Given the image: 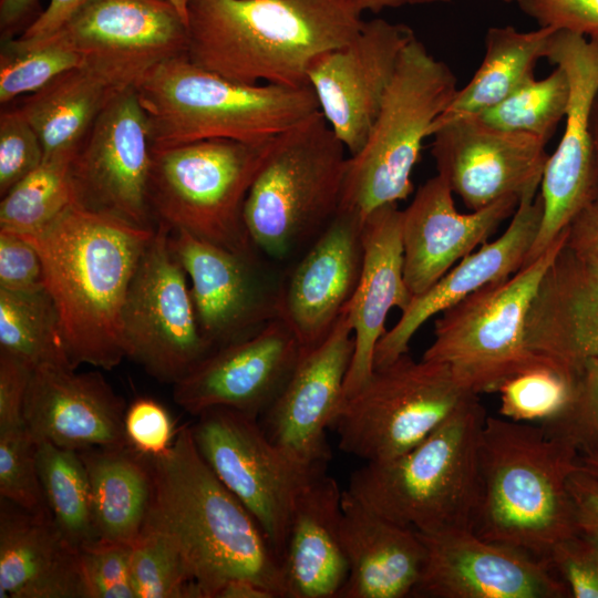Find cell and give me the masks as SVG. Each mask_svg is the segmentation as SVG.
Wrapping results in <instances>:
<instances>
[{
    "instance_id": "obj_55",
    "label": "cell",
    "mask_w": 598,
    "mask_h": 598,
    "mask_svg": "<svg viewBox=\"0 0 598 598\" xmlns=\"http://www.w3.org/2000/svg\"><path fill=\"white\" fill-rule=\"evenodd\" d=\"M215 598H277L265 586L247 578H233L216 592Z\"/></svg>"
},
{
    "instance_id": "obj_43",
    "label": "cell",
    "mask_w": 598,
    "mask_h": 598,
    "mask_svg": "<svg viewBox=\"0 0 598 598\" xmlns=\"http://www.w3.org/2000/svg\"><path fill=\"white\" fill-rule=\"evenodd\" d=\"M540 424L548 433L570 441L580 454L598 453V357L582 363L565 411Z\"/></svg>"
},
{
    "instance_id": "obj_36",
    "label": "cell",
    "mask_w": 598,
    "mask_h": 598,
    "mask_svg": "<svg viewBox=\"0 0 598 598\" xmlns=\"http://www.w3.org/2000/svg\"><path fill=\"white\" fill-rule=\"evenodd\" d=\"M37 460L44 497L60 530L79 550L97 542L90 482L80 453L39 441Z\"/></svg>"
},
{
    "instance_id": "obj_40",
    "label": "cell",
    "mask_w": 598,
    "mask_h": 598,
    "mask_svg": "<svg viewBox=\"0 0 598 598\" xmlns=\"http://www.w3.org/2000/svg\"><path fill=\"white\" fill-rule=\"evenodd\" d=\"M85 63L83 56L59 34L30 45L2 39L0 51V103L32 94L61 74Z\"/></svg>"
},
{
    "instance_id": "obj_31",
    "label": "cell",
    "mask_w": 598,
    "mask_h": 598,
    "mask_svg": "<svg viewBox=\"0 0 598 598\" xmlns=\"http://www.w3.org/2000/svg\"><path fill=\"white\" fill-rule=\"evenodd\" d=\"M342 540L349 575L339 598L412 597L425 561L419 532L375 513L343 489Z\"/></svg>"
},
{
    "instance_id": "obj_13",
    "label": "cell",
    "mask_w": 598,
    "mask_h": 598,
    "mask_svg": "<svg viewBox=\"0 0 598 598\" xmlns=\"http://www.w3.org/2000/svg\"><path fill=\"white\" fill-rule=\"evenodd\" d=\"M196 416L190 430L198 452L282 559L295 503L308 482L326 471L291 458L269 440L258 419L223 406Z\"/></svg>"
},
{
    "instance_id": "obj_25",
    "label": "cell",
    "mask_w": 598,
    "mask_h": 598,
    "mask_svg": "<svg viewBox=\"0 0 598 598\" xmlns=\"http://www.w3.org/2000/svg\"><path fill=\"white\" fill-rule=\"evenodd\" d=\"M123 399L97 372L41 365L33 369L24 403L32 437L81 452L127 445Z\"/></svg>"
},
{
    "instance_id": "obj_5",
    "label": "cell",
    "mask_w": 598,
    "mask_h": 598,
    "mask_svg": "<svg viewBox=\"0 0 598 598\" xmlns=\"http://www.w3.org/2000/svg\"><path fill=\"white\" fill-rule=\"evenodd\" d=\"M486 417L478 395H468L404 454L353 471L346 491L419 533L473 530L482 498L480 450Z\"/></svg>"
},
{
    "instance_id": "obj_38",
    "label": "cell",
    "mask_w": 598,
    "mask_h": 598,
    "mask_svg": "<svg viewBox=\"0 0 598 598\" xmlns=\"http://www.w3.org/2000/svg\"><path fill=\"white\" fill-rule=\"evenodd\" d=\"M568 101L567 74L556 65L546 78H530L501 103L476 115L493 126L528 134L547 144L565 118Z\"/></svg>"
},
{
    "instance_id": "obj_21",
    "label": "cell",
    "mask_w": 598,
    "mask_h": 598,
    "mask_svg": "<svg viewBox=\"0 0 598 598\" xmlns=\"http://www.w3.org/2000/svg\"><path fill=\"white\" fill-rule=\"evenodd\" d=\"M420 535L425 561L412 597H570L566 585L547 564L485 540L471 529Z\"/></svg>"
},
{
    "instance_id": "obj_30",
    "label": "cell",
    "mask_w": 598,
    "mask_h": 598,
    "mask_svg": "<svg viewBox=\"0 0 598 598\" xmlns=\"http://www.w3.org/2000/svg\"><path fill=\"white\" fill-rule=\"evenodd\" d=\"M342 495L338 482L326 472L300 492L281 559L286 598H339L349 575Z\"/></svg>"
},
{
    "instance_id": "obj_45",
    "label": "cell",
    "mask_w": 598,
    "mask_h": 598,
    "mask_svg": "<svg viewBox=\"0 0 598 598\" xmlns=\"http://www.w3.org/2000/svg\"><path fill=\"white\" fill-rule=\"evenodd\" d=\"M44 161L41 140L16 107L0 115V195H6Z\"/></svg>"
},
{
    "instance_id": "obj_60",
    "label": "cell",
    "mask_w": 598,
    "mask_h": 598,
    "mask_svg": "<svg viewBox=\"0 0 598 598\" xmlns=\"http://www.w3.org/2000/svg\"><path fill=\"white\" fill-rule=\"evenodd\" d=\"M502 1H505V2H518L519 0H502Z\"/></svg>"
},
{
    "instance_id": "obj_46",
    "label": "cell",
    "mask_w": 598,
    "mask_h": 598,
    "mask_svg": "<svg viewBox=\"0 0 598 598\" xmlns=\"http://www.w3.org/2000/svg\"><path fill=\"white\" fill-rule=\"evenodd\" d=\"M548 566L574 598H598V540L576 533L553 550Z\"/></svg>"
},
{
    "instance_id": "obj_50",
    "label": "cell",
    "mask_w": 598,
    "mask_h": 598,
    "mask_svg": "<svg viewBox=\"0 0 598 598\" xmlns=\"http://www.w3.org/2000/svg\"><path fill=\"white\" fill-rule=\"evenodd\" d=\"M33 368L0 350V432L25 426L23 412Z\"/></svg>"
},
{
    "instance_id": "obj_57",
    "label": "cell",
    "mask_w": 598,
    "mask_h": 598,
    "mask_svg": "<svg viewBox=\"0 0 598 598\" xmlns=\"http://www.w3.org/2000/svg\"><path fill=\"white\" fill-rule=\"evenodd\" d=\"M590 134L592 142L595 200H598V92L595 96L590 114Z\"/></svg>"
},
{
    "instance_id": "obj_37",
    "label": "cell",
    "mask_w": 598,
    "mask_h": 598,
    "mask_svg": "<svg viewBox=\"0 0 598 598\" xmlns=\"http://www.w3.org/2000/svg\"><path fill=\"white\" fill-rule=\"evenodd\" d=\"M74 154L44 158L1 197L0 229L21 235L37 231L74 204L70 176Z\"/></svg>"
},
{
    "instance_id": "obj_39",
    "label": "cell",
    "mask_w": 598,
    "mask_h": 598,
    "mask_svg": "<svg viewBox=\"0 0 598 598\" xmlns=\"http://www.w3.org/2000/svg\"><path fill=\"white\" fill-rule=\"evenodd\" d=\"M131 576L135 598H199L181 547L156 527L144 525L132 544Z\"/></svg>"
},
{
    "instance_id": "obj_47",
    "label": "cell",
    "mask_w": 598,
    "mask_h": 598,
    "mask_svg": "<svg viewBox=\"0 0 598 598\" xmlns=\"http://www.w3.org/2000/svg\"><path fill=\"white\" fill-rule=\"evenodd\" d=\"M178 429L168 411L150 398L135 399L124 414L127 444L147 457L166 453L173 445Z\"/></svg>"
},
{
    "instance_id": "obj_35",
    "label": "cell",
    "mask_w": 598,
    "mask_h": 598,
    "mask_svg": "<svg viewBox=\"0 0 598 598\" xmlns=\"http://www.w3.org/2000/svg\"><path fill=\"white\" fill-rule=\"evenodd\" d=\"M0 350L33 369L41 365L74 369L56 308L45 288L30 292L0 289Z\"/></svg>"
},
{
    "instance_id": "obj_58",
    "label": "cell",
    "mask_w": 598,
    "mask_h": 598,
    "mask_svg": "<svg viewBox=\"0 0 598 598\" xmlns=\"http://www.w3.org/2000/svg\"><path fill=\"white\" fill-rule=\"evenodd\" d=\"M577 465L598 480V453L579 454Z\"/></svg>"
},
{
    "instance_id": "obj_9",
    "label": "cell",
    "mask_w": 598,
    "mask_h": 598,
    "mask_svg": "<svg viewBox=\"0 0 598 598\" xmlns=\"http://www.w3.org/2000/svg\"><path fill=\"white\" fill-rule=\"evenodd\" d=\"M456 91L452 69L414 35L402 51L364 145L349 155L340 208L365 219L412 194L411 175L423 142Z\"/></svg>"
},
{
    "instance_id": "obj_24",
    "label": "cell",
    "mask_w": 598,
    "mask_h": 598,
    "mask_svg": "<svg viewBox=\"0 0 598 598\" xmlns=\"http://www.w3.org/2000/svg\"><path fill=\"white\" fill-rule=\"evenodd\" d=\"M453 192L441 175L427 179L402 210L404 280L419 296L457 261L482 246L512 217L519 198L508 196L470 213H460Z\"/></svg>"
},
{
    "instance_id": "obj_52",
    "label": "cell",
    "mask_w": 598,
    "mask_h": 598,
    "mask_svg": "<svg viewBox=\"0 0 598 598\" xmlns=\"http://www.w3.org/2000/svg\"><path fill=\"white\" fill-rule=\"evenodd\" d=\"M90 0H50L48 7L17 39L19 45H30L58 32Z\"/></svg>"
},
{
    "instance_id": "obj_29",
    "label": "cell",
    "mask_w": 598,
    "mask_h": 598,
    "mask_svg": "<svg viewBox=\"0 0 598 598\" xmlns=\"http://www.w3.org/2000/svg\"><path fill=\"white\" fill-rule=\"evenodd\" d=\"M0 598H87L80 550L51 513L1 498Z\"/></svg>"
},
{
    "instance_id": "obj_8",
    "label": "cell",
    "mask_w": 598,
    "mask_h": 598,
    "mask_svg": "<svg viewBox=\"0 0 598 598\" xmlns=\"http://www.w3.org/2000/svg\"><path fill=\"white\" fill-rule=\"evenodd\" d=\"M277 137L259 143L214 138L153 150L148 202L155 224L234 252L262 255L247 229L245 204Z\"/></svg>"
},
{
    "instance_id": "obj_1",
    "label": "cell",
    "mask_w": 598,
    "mask_h": 598,
    "mask_svg": "<svg viewBox=\"0 0 598 598\" xmlns=\"http://www.w3.org/2000/svg\"><path fill=\"white\" fill-rule=\"evenodd\" d=\"M154 231L72 204L45 227L19 234L41 257L74 369L112 370L126 357L123 307Z\"/></svg>"
},
{
    "instance_id": "obj_18",
    "label": "cell",
    "mask_w": 598,
    "mask_h": 598,
    "mask_svg": "<svg viewBox=\"0 0 598 598\" xmlns=\"http://www.w3.org/2000/svg\"><path fill=\"white\" fill-rule=\"evenodd\" d=\"M414 35L405 24L374 18L309 66L308 84L319 110L349 155L364 145L402 51Z\"/></svg>"
},
{
    "instance_id": "obj_42",
    "label": "cell",
    "mask_w": 598,
    "mask_h": 598,
    "mask_svg": "<svg viewBox=\"0 0 598 598\" xmlns=\"http://www.w3.org/2000/svg\"><path fill=\"white\" fill-rule=\"evenodd\" d=\"M38 442L25 426L0 432V495L30 513H48L38 460Z\"/></svg>"
},
{
    "instance_id": "obj_54",
    "label": "cell",
    "mask_w": 598,
    "mask_h": 598,
    "mask_svg": "<svg viewBox=\"0 0 598 598\" xmlns=\"http://www.w3.org/2000/svg\"><path fill=\"white\" fill-rule=\"evenodd\" d=\"M39 0H0V29L2 39L13 32L35 10Z\"/></svg>"
},
{
    "instance_id": "obj_11",
    "label": "cell",
    "mask_w": 598,
    "mask_h": 598,
    "mask_svg": "<svg viewBox=\"0 0 598 598\" xmlns=\"http://www.w3.org/2000/svg\"><path fill=\"white\" fill-rule=\"evenodd\" d=\"M471 394L445 364L415 361L406 352L374 368L344 398L330 429L344 453L365 463L386 462L429 436Z\"/></svg>"
},
{
    "instance_id": "obj_32",
    "label": "cell",
    "mask_w": 598,
    "mask_h": 598,
    "mask_svg": "<svg viewBox=\"0 0 598 598\" xmlns=\"http://www.w3.org/2000/svg\"><path fill=\"white\" fill-rule=\"evenodd\" d=\"M85 465L97 540L133 544L153 498L150 457L128 444L79 452Z\"/></svg>"
},
{
    "instance_id": "obj_15",
    "label": "cell",
    "mask_w": 598,
    "mask_h": 598,
    "mask_svg": "<svg viewBox=\"0 0 598 598\" xmlns=\"http://www.w3.org/2000/svg\"><path fill=\"white\" fill-rule=\"evenodd\" d=\"M152 164L147 116L128 87L104 107L72 158L74 204L155 228L148 202Z\"/></svg>"
},
{
    "instance_id": "obj_49",
    "label": "cell",
    "mask_w": 598,
    "mask_h": 598,
    "mask_svg": "<svg viewBox=\"0 0 598 598\" xmlns=\"http://www.w3.org/2000/svg\"><path fill=\"white\" fill-rule=\"evenodd\" d=\"M517 4L539 27L598 39V0H519Z\"/></svg>"
},
{
    "instance_id": "obj_7",
    "label": "cell",
    "mask_w": 598,
    "mask_h": 598,
    "mask_svg": "<svg viewBox=\"0 0 598 598\" xmlns=\"http://www.w3.org/2000/svg\"><path fill=\"white\" fill-rule=\"evenodd\" d=\"M349 153L317 112L277 137L246 199L257 249L280 265L299 257L340 208Z\"/></svg>"
},
{
    "instance_id": "obj_6",
    "label": "cell",
    "mask_w": 598,
    "mask_h": 598,
    "mask_svg": "<svg viewBox=\"0 0 598 598\" xmlns=\"http://www.w3.org/2000/svg\"><path fill=\"white\" fill-rule=\"evenodd\" d=\"M153 150L204 140H272L319 112L311 86L245 84L192 63L166 60L135 85Z\"/></svg>"
},
{
    "instance_id": "obj_16",
    "label": "cell",
    "mask_w": 598,
    "mask_h": 598,
    "mask_svg": "<svg viewBox=\"0 0 598 598\" xmlns=\"http://www.w3.org/2000/svg\"><path fill=\"white\" fill-rule=\"evenodd\" d=\"M545 59L567 74L569 101L561 138L543 174V219L524 266L538 258L595 200L590 114L598 92V39L556 30Z\"/></svg>"
},
{
    "instance_id": "obj_34",
    "label": "cell",
    "mask_w": 598,
    "mask_h": 598,
    "mask_svg": "<svg viewBox=\"0 0 598 598\" xmlns=\"http://www.w3.org/2000/svg\"><path fill=\"white\" fill-rule=\"evenodd\" d=\"M556 30L539 27L519 31L512 25L488 28L483 60L470 82L457 89L445 111L433 122L430 136L447 122L486 111L535 76L538 60L546 56Z\"/></svg>"
},
{
    "instance_id": "obj_33",
    "label": "cell",
    "mask_w": 598,
    "mask_h": 598,
    "mask_svg": "<svg viewBox=\"0 0 598 598\" xmlns=\"http://www.w3.org/2000/svg\"><path fill=\"white\" fill-rule=\"evenodd\" d=\"M121 91L100 71L83 64L27 95L17 109L38 133L44 158L74 154L97 116Z\"/></svg>"
},
{
    "instance_id": "obj_19",
    "label": "cell",
    "mask_w": 598,
    "mask_h": 598,
    "mask_svg": "<svg viewBox=\"0 0 598 598\" xmlns=\"http://www.w3.org/2000/svg\"><path fill=\"white\" fill-rule=\"evenodd\" d=\"M432 136L437 174L470 210L537 194L549 158L539 138L498 128L476 114L452 120Z\"/></svg>"
},
{
    "instance_id": "obj_51",
    "label": "cell",
    "mask_w": 598,
    "mask_h": 598,
    "mask_svg": "<svg viewBox=\"0 0 598 598\" xmlns=\"http://www.w3.org/2000/svg\"><path fill=\"white\" fill-rule=\"evenodd\" d=\"M577 530L598 540V480L577 468L568 478Z\"/></svg>"
},
{
    "instance_id": "obj_17",
    "label": "cell",
    "mask_w": 598,
    "mask_h": 598,
    "mask_svg": "<svg viewBox=\"0 0 598 598\" xmlns=\"http://www.w3.org/2000/svg\"><path fill=\"white\" fill-rule=\"evenodd\" d=\"M120 89L186 54V23L163 0H90L58 32Z\"/></svg>"
},
{
    "instance_id": "obj_20",
    "label": "cell",
    "mask_w": 598,
    "mask_h": 598,
    "mask_svg": "<svg viewBox=\"0 0 598 598\" xmlns=\"http://www.w3.org/2000/svg\"><path fill=\"white\" fill-rule=\"evenodd\" d=\"M353 349L344 309L330 334L303 352L281 392L258 419L269 440L306 467L327 470L331 458L327 430L344 400Z\"/></svg>"
},
{
    "instance_id": "obj_53",
    "label": "cell",
    "mask_w": 598,
    "mask_h": 598,
    "mask_svg": "<svg viewBox=\"0 0 598 598\" xmlns=\"http://www.w3.org/2000/svg\"><path fill=\"white\" fill-rule=\"evenodd\" d=\"M566 245L582 257L598 259V200L589 203L570 223Z\"/></svg>"
},
{
    "instance_id": "obj_48",
    "label": "cell",
    "mask_w": 598,
    "mask_h": 598,
    "mask_svg": "<svg viewBox=\"0 0 598 598\" xmlns=\"http://www.w3.org/2000/svg\"><path fill=\"white\" fill-rule=\"evenodd\" d=\"M44 288L38 250L21 235L0 229V289L30 292Z\"/></svg>"
},
{
    "instance_id": "obj_44",
    "label": "cell",
    "mask_w": 598,
    "mask_h": 598,
    "mask_svg": "<svg viewBox=\"0 0 598 598\" xmlns=\"http://www.w3.org/2000/svg\"><path fill=\"white\" fill-rule=\"evenodd\" d=\"M131 551V544L102 540L80 549L87 598H135Z\"/></svg>"
},
{
    "instance_id": "obj_14",
    "label": "cell",
    "mask_w": 598,
    "mask_h": 598,
    "mask_svg": "<svg viewBox=\"0 0 598 598\" xmlns=\"http://www.w3.org/2000/svg\"><path fill=\"white\" fill-rule=\"evenodd\" d=\"M190 281L204 339L213 350L247 339L281 317L285 272L264 255L248 256L171 231Z\"/></svg>"
},
{
    "instance_id": "obj_56",
    "label": "cell",
    "mask_w": 598,
    "mask_h": 598,
    "mask_svg": "<svg viewBox=\"0 0 598 598\" xmlns=\"http://www.w3.org/2000/svg\"><path fill=\"white\" fill-rule=\"evenodd\" d=\"M358 14L365 11L379 13L385 9H396L408 6H427L448 3L451 0H348Z\"/></svg>"
},
{
    "instance_id": "obj_2",
    "label": "cell",
    "mask_w": 598,
    "mask_h": 598,
    "mask_svg": "<svg viewBox=\"0 0 598 598\" xmlns=\"http://www.w3.org/2000/svg\"><path fill=\"white\" fill-rule=\"evenodd\" d=\"M362 24L348 0H188L186 55L231 81L306 86L313 60Z\"/></svg>"
},
{
    "instance_id": "obj_10",
    "label": "cell",
    "mask_w": 598,
    "mask_h": 598,
    "mask_svg": "<svg viewBox=\"0 0 598 598\" xmlns=\"http://www.w3.org/2000/svg\"><path fill=\"white\" fill-rule=\"evenodd\" d=\"M567 237L568 227L513 276L441 312L434 322V340L422 359L445 364L457 383L476 395L497 392L508 378L550 362L528 349L525 321L537 286Z\"/></svg>"
},
{
    "instance_id": "obj_4",
    "label": "cell",
    "mask_w": 598,
    "mask_h": 598,
    "mask_svg": "<svg viewBox=\"0 0 598 598\" xmlns=\"http://www.w3.org/2000/svg\"><path fill=\"white\" fill-rule=\"evenodd\" d=\"M579 454L570 441L540 423L487 415L473 532L548 565L554 548L578 533L568 478L578 468Z\"/></svg>"
},
{
    "instance_id": "obj_23",
    "label": "cell",
    "mask_w": 598,
    "mask_h": 598,
    "mask_svg": "<svg viewBox=\"0 0 598 598\" xmlns=\"http://www.w3.org/2000/svg\"><path fill=\"white\" fill-rule=\"evenodd\" d=\"M363 221L357 212L339 208L285 272L281 318L305 352L330 334L354 295L362 268Z\"/></svg>"
},
{
    "instance_id": "obj_41",
    "label": "cell",
    "mask_w": 598,
    "mask_h": 598,
    "mask_svg": "<svg viewBox=\"0 0 598 598\" xmlns=\"http://www.w3.org/2000/svg\"><path fill=\"white\" fill-rule=\"evenodd\" d=\"M576 381L550 362L528 368L499 385V414L517 422L550 421L571 402Z\"/></svg>"
},
{
    "instance_id": "obj_27",
    "label": "cell",
    "mask_w": 598,
    "mask_h": 598,
    "mask_svg": "<svg viewBox=\"0 0 598 598\" xmlns=\"http://www.w3.org/2000/svg\"><path fill=\"white\" fill-rule=\"evenodd\" d=\"M543 213L540 193L524 196L502 236L484 243L426 291L414 296L399 321L379 340L374 368L386 365L409 352L411 339L429 319L481 288L517 272L536 239Z\"/></svg>"
},
{
    "instance_id": "obj_22",
    "label": "cell",
    "mask_w": 598,
    "mask_h": 598,
    "mask_svg": "<svg viewBox=\"0 0 598 598\" xmlns=\"http://www.w3.org/2000/svg\"><path fill=\"white\" fill-rule=\"evenodd\" d=\"M303 352L280 317L247 339L213 350L174 384V400L193 415L223 406L259 419L281 392Z\"/></svg>"
},
{
    "instance_id": "obj_26",
    "label": "cell",
    "mask_w": 598,
    "mask_h": 598,
    "mask_svg": "<svg viewBox=\"0 0 598 598\" xmlns=\"http://www.w3.org/2000/svg\"><path fill=\"white\" fill-rule=\"evenodd\" d=\"M525 339L532 352L576 379L598 357V259L563 246L532 298Z\"/></svg>"
},
{
    "instance_id": "obj_3",
    "label": "cell",
    "mask_w": 598,
    "mask_h": 598,
    "mask_svg": "<svg viewBox=\"0 0 598 598\" xmlns=\"http://www.w3.org/2000/svg\"><path fill=\"white\" fill-rule=\"evenodd\" d=\"M153 498L145 525L168 533L192 569L199 598H215L229 579H251L286 598L281 559L243 503L198 452L190 425L171 448L150 457Z\"/></svg>"
},
{
    "instance_id": "obj_59",
    "label": "cell",
    "mask_w": 598,
    "mask_h": 598,
    "mask_svg": "<svg viewBox=\"0 0 598 598\" xmlns=\"http://www.w3.org/2000/svg\"><path fill=\"white\" fill-rule=\"evenodd\" d=\"M173 6L186 23L188 0H163Z\"/></svg>"
},
{
    "instance_id": "obj_12",
    "label": "cell",
    "mask_w": 598,
    "mask_h": 598,
    "mask_svg": "<svg viewBox=\"0 0 598 598\" xmlns=\"http://www.w3.org/2000/svg\"><path fill=\"white\" fill-rule=\"evenodd\" d=\"M187 278L172 249L171 230L157 224L132 277L122 328L126 357L165 383L182 380L213 351Z\"/></svg>"
},
{
    "instance_id": "obj_28",
    "label": "cell",
    "mask_w": 598,
    "mask_h": 598,
    "mask_svg": "<svg viewBox=\"0 0 598 598\" xmlns=\"http://www.w3.org/2000/svg\"><path fill=\"white\" fill-rule=\"evenodd\" d=\"M363 258L354 295L346 307L354 349L344 398L358 391L374 370V352L392 308L404 311L413 296L403 269L402 210L388 204L369 214L362 228Z\"/></svg>"
}]
</instances>
